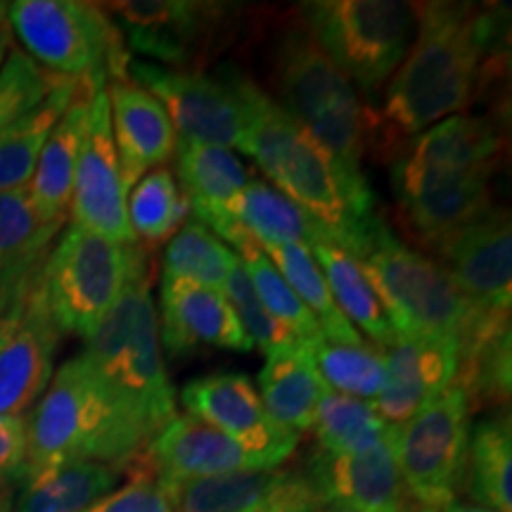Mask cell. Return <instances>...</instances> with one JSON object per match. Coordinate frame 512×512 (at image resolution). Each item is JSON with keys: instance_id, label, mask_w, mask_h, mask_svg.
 Instances as JSON below:
<instances>
[{"instance_id": "cell-1", "label": "cell", "mask_w": 512, "mask_h": 512, "mask_svg": "<svg viewBox=\"0 0 512 512\" xmlns=\"http://www.w3.org/2000/svg\"><path fill=\"white\" fill-rule=\"evenodd\" d=\"M415 41L380 107H363V147L392 164L420 133L460 114L501 57L503 12L470 3H413Z\"/></svg>"}, {"instance_id": "cell-2", "label": "cell", "mask_w": 512, "mask_h": 512, "mask_svg": "<svg viewBox=\"0 0 512 512\" xmlns=\"http://www.w3.org/2000/svg\"><path fill=\"white\" fill-rule=\"evenodd\" d=\"M245 155L275 188L325 228L332 245L358 259L387 226L375 214L366 176L354 178L328 150L287 114L264 88H252V126Z\"/></svg>"}, {"instance_id": "cell-3", "label": "cell", "mask_w": 512, "mask_h": 512, "mask_svg": "<svg viewBox=\"0 0 512 512\" xmlns=\"http://www.w3.org/2000/svg\"><path fill=\"white\" fill-rule=\"evenodd\" d=\"M27 456L22 479L67 460L124 467L155 437V430L79 354L50 380L24 418Z\"/></svg>"}, {"instance_id": "cell-4", "label": "cell", "mask_w": 512, "mask_h": 512, "mask_svg": "<svg viewBox=\"0 0 512 512\" xmlns=\"http://www.w3.org/2000/svg\"><path fill=\"white\" fill-rule=\"evenodd\" d=\"M268 76L278 105L318 140L349 176L363 178V105L349 76L330 60L299 12L275 27Z\"/></svg>"}, {"instance_id": "cell-5", "label": "cell", "mask_w": 512, "mask_h": 512, "mask_svg": "<svg viewBox=\"0 0 512 512\" xmlns=\"http://www.w3.org/2000/svg\"><path fill=\"white\" fill-rule=\"evenodd\" d=\"M83 356L152 430L159 432L176 418V389L164 370L159 313L147 264L131 275L117 304L86 339Z\"/></svg>"}, {"instance_id": "cell-6", "label": "cell", "mask_w": 512, "mask_h": 512, "mask_svg": "<svg viewBox=\"0 0 512 512\" xmlns=\"http://www.w3.org/2000/svg\"><path fill=\"white\" fill-rule=\"evenodd\" d=\"M396 337L458 347L479 306L460 294L437 261L403 245L384 226L356 259Z\"/></svg>"}, {"instance_id": "cell-7", "label": "cell", "mask_w": 512, "mask_h": 512, "mask_svg": "<svg viewBox=\"0 0 512 512\" xmlns=\"http://www.w3.org/2000/svg\"><path fill=\"white\" fill-rule=\"evenodd\" d=\"M147 264L140 242L124 245L69 226L41 268V290L60 332L91 337L131 275Z\"/></svg>"}, {"instance_id": "cell-8", "label": "cell", "mask_w": 512, "mask_h": 512, "mask_svg": "<svg viewBox=\"0 0 512 512\" xmlns=\"http://www.w3.org/2000/svg\"><path fill=\"white\" fill-rule=\"evenodd\" d=\"M8 19L27 53L76 81L107 83L126 76L124 36L102 5L81 0H17Z\"/></svg>"}, {"instance_id": "cell-9", "label": "cell", "mask_w": 512, "mask_h": 512, "mask_svg": "<svg viewBox=\"0 0 512 512\" xmlns=\"http://www.w3.org/2000/svg\"><path fill=\"white\" fill-rule=\"evenodd\" d=\"M299 17L330 60L363 91H380L415 36L413 3L399 0H313Z\"/></svg>"}, {"instance_id": "cell-10", "label": "cell", "mask_w": 512, "mask_h": 512, "mask_svg": "<svg viewBox=\"0 0 512 512\" xmlns=\"http://www.w3.org/2000/svg\"><path fill=\"white\" fill-rule=\"evenodd\" d=\"M126 74L162 102L178 143H202L245 150L252 126L254 81L238 67L185 72L145 60H128Z\"/></svg>"}, {"instance_id": "cell-11", "label": "cell", "mask_w": 512, "mask_h": 512, "mask_svg": "<svg viewBox=\"0 0 512 512\" xmlns=\"http://www.w3.org/2000/svg\"><path fill=\"white\" fill-rule=\"evenodd\" d=\"M470 403L456 382L396 432V463L413 503L441 512L465 489Z\"/></svg>"}, {"instance_id": "cell-12", "label": "cell", "mask_w": 512, "mask_h": 512, "mask_svg": "<svg viewBox=\"0 0 512 512\" xmlns=\"http://www.w3.org/2000/svg\"><path fill=\"white\" fill-rule=\"evenodd\" d=\"M119 19L128 50L147 55L169 69L202 72L235 31L238 8L197 0H126L105 5Z\"/></svg>"}, {"instance_id": "cell-13", "label": "cell", "mask_w": 512, "mask_h": 512, "mask_svg": "<svg viewBox=\"0 0 512 512\" xmlns=\"http://www.w3.org/2000/svg\"><path fill=\"white\" fill-rule=\"evenodd\" d=\"M105 86L95 88L88 105V131L76 164L69 214H72V226L124 245H136L138 240L126 214L128 188L121 176L117 145H114Z\"/></svg>"}, {"instance_id": "cell-14", "label": "cell", "mask_w": 512, "mask_h": 512, "mask_svg": "<svg viewBox=\"0 0 512 512\" xmlns=\"http://www.w3.org/2000/svg\"><path fill=\"white\" fill-rule=\"evenodd\" d=\"M185 415L207 422L254 453L268 467H280L299 444L294 434L271 418L252 377L242 373H211L181 389Z\"/></svg>"}, {"instance_id": "cell-15", "label": "cell", "mask_w": 512, "mask_h": 512, "mask_svg": "<svg viewBox=\"0 0 512 512\" xmlns=\"http://www.w3.org/2000/svg\"><path fill=\"white\" fill-rule=\"evenodd\" d=\"M460 294L479 309L512 304V230L508 209L491 204L437 249L434 259Z\"/></svg>"}, {"instance_id": "cell-16", "label": "cell", "mask_w": 512, "mask_h": 512, "mask_svg": "<svg viewBox=\"0 0 512 512\" xmlns=\"http://www.w3.org/2000/svg\"><path fill=\"white\" fill-rule=\"evenodd\" d=\"M396 432L399 427L366 451L342 456L311 451L302 472L320 501L356 512H422L396 463Z\"/></svg>"}, {"instance_id": "cell-17", "label": "cell", "mask_w": 512, "mask_h": 512, "mask_svg": "<svg viewBox=\"0 0 512 512\" xmlns=\"http://www.w3.org/2000/svg\"><path fill=\"white\" fill-rule=\"evenodd\" d=\"M62 332L41 290V275L31 287L22 318L0 347V415L24 418L53 380Z\"/></svg>"}, {"instance_id": "cell-18", "label": "cell", "mask_w": 512, "mask_h": 512, "mask_svg": "<svg viewBox=\"0 0 512 512\" xmlns=\"http://www.w3.org/2000/svg\"><path fill=\"white\" fill-rule=\"evenodd\" d=\"M140 456L159 484L226 475L235 470H273L216 427L192 415H176L166 422Z\"/></svg>"}, {"instance_id": "cell-19", "label": "cell", "mask_w": 512, "mask_h": 512, "mask_svg": "<svg viewBox=\"0 0 512 512\" xmlns=\"http://www.w3.org/2000/svg\"><path fill=\"white\" fill-rule=\"evenodd\" d=\"M384 363V387L370 406L384 422L401 427L456 382L458 347L396 337L384 354Z\"/></svg>"}, {"instance_id": "cell-20", "label": "cell", "mask_w": 512, "mask_h": 512, "mask_svg": "<svg viewBox=\"0 0 512 512\" xmlns=\"http://www.w3.org/2000/svg\"><path fill=\"white\" fill-rule=\"evenodd\" d=\"M112 114L121 176L128 190L150 169L164 166L176 155V128L155 95L128 76L110 79L105 86Z\"/></svg>"}, {"instance_id": "cell-21", "label": "cell", "mask_w": 512, "mask_h": 512, "mask_svg": "<svg viewBox=\"0 0 512 512\" xmlns=\"http://www.w3.org/2000/svg\"><path fill=\"white\" fill-rule=\"evenodd\" d=\"M159 339L171 356L197 347H219L240 354L254 349L226 294L181 280H162Z\"/></svg>"}, {"instance_id": "cell-22", "label": "cell", "mask_w": 512, "mask_h": 512, "mask_svg": "<svg viewBox=\"0 0 512 512\" xmlns=\"http://www.w3.org/2000/svg\"><path fill=\"white\" fill-rule=\"evenodd\" d=\"M512 332L508 311L477 309L458 344L456 384L470 411H508L512 387Z\"/></svg>"}, {"instance_id": "cell-23", "label": "cell", "mask_w": 512, "mask_h": 512, "mask_svg": "<svg viewBox=\"0 0 512 512\" xmlns=\"http://www.w3.org/2000/svg\"><path fill=\"white\" fill-rule=\"evenodd\" d=\"M98 86H105V83L83 81L72 105L67 107V112L62 114L43 145L36 171L27 185L29 200L41 221L62 226L64 216H67L69 204H72L76 164H79L88 131V105H91V95Z\"/></svg>"}, {"instance_id": "cell-24", "label": "cell", "mask_w": 512, "mask_h": 512, "mask_svg": "<svg viewBox=\"0 0 512 512\" xmlns=\"http://www.w3.org/2000/svg\"><path fill=\"white\" fill-rule=\"evenodd\" d=\"M60 230L41 221L27 188L0 195V309L27 299Z\"/></svg>"}, {"instance_id": "cell-25", "label": "cell", "mask_w": 512, "mask_h": 512, "mask_svg": "<svg viewBox=\"0 0 512 512\" xmlns=\"http://www.w3.org/2000/svg\"><path fill=\"white\" fill-rule=\"evenodd\" d=\"M176 162L192 219L223 242L235 226L226 211L228 202L249 183L247 166L228 147L202 143H176Z\"/></svg>"}, {"instance_id": "cell-26", "label": "cell", "mask_w": 512, "mask_h": 512, "mask_svg": "<svg viewBox=\"0 0 512 512\" xmlns=\"http://www.w3.org/2000/svg\"><path fill=\"white\" fill-rule=\"evenodd\" d=\"M256 389L271 418L294 434L311 432L318 403L330 392L318 375L309 342L302 339L266 356Z\"/></svg>"}, {"instance_id": "cell-27", "label": "cell", "mask_w": 512, "mask_h": 512, "mask_svg": "<svg viewBox=\"0 0 512 512\" xmlns=\"http://www.w3.org/2000/svg\"><path fill=\"white\" fill-rule=\"evenodd\" d=\"M124 479V467L95 460H67L19 482L12 512H86L112 494Z\"/></svg>"}, {"instance_id": "cell-28", "label": "cell", "mask_w": 512, "mask_h": 512, "mask_svg": "<svg viewBox=\"0 0 512 512\" xmlns=\"http://www.w3.org/2000/svg\"><path fill=\"white\" fill-rule=\"evenodd\" d=\"M228 216L256 245H302L306 249L332 242L323 226H318L290 197L264 181H249L228 202Z\"/></svg>"}, {"instance_id": "cell-29", "label": "cell", "mask_w": 512, "mask_h": 512, "mask_svg": "<svg viewBox=\"0 0 512 512\" xmlns=\"http://www.w3.org/2000/svg\"><path fill=\"white\" fill-rule=\"evenodd\" d=\"M83 81L62 79L34 110L0 128V195L27 188L34 176L43 145Z\"/></svg>"}, {"instance_id": "cell-30", "label": "cell", "mask_w": 512, "mask_h": 512, "mask_svg": "<svg viewBox=\"0 0 512 512\" xmlns=\"http://www.w3.org/2000/svg\"><path fill=\"white\" fill-rule=\"evenodd\" d=\"M311 254L323 271L332 302H335L339 313L351 325H358L361 332H366V337L375 344L377 351H387L392 347L396 335L387 311L382 309L373 285L368 283L366 273L356 264L354 256H349L332 242H320V245L311 247Z\"/></svg>"}, {"instance_id": "cell-31", "label": "cell", "mask_w": 512, "mask_h": 512, "mask_svg": "<svg viewBox=\"0 0 512 512\" xmlns=\"http://www.w3.org/2000/svg\"><path fill=\"white\" fill-rule=\"evenodd\" d=\"M465 489L477 505L512 512V427L501 411L477 422L467 446Z\"/></svg>"}, {"instance_id": "cell-32", "label": "cell", "mask_w": 512, "mask_h": 512, "mask_svg": "<svg viewBox=\"0 0 512 512\" xmlns=\"http://www.w3.org/2000/svg\"><path fill=\"white\" fill-rule=\"evenodd\" d=\"M223 240L238 249L235 256H238L240 264L245 266L249 280H252L256 294H259L261 304L266 306V311L271 313L294 339L313 342V339L323 337L318 320L313 318V313L306 309L302 299H299L292 287L287 285V280L280 275L278 268L271 264V259L264 254V249L256 245L252 235L245 233V230L235 223L233 230H230Z\"/></svg>"}, {"instance_id": "cell-33", "label": "cell", "mask_w": 512, "mask_h": 512, "mask_svg": "<svg viewBox=\"0 0 512 512\" xmlns=\"http://www.w3.org/2000/svg\"><path fill=\"white\" fill-rule=\"evenodd\" d=\"M261 249L287 280L294 294L302 299L306 309L313 313V318L318 320L325 339L337 344H366L361 332H356L354 325L339 313L335 302H332L328 283H325L323 271L313 259L311 249L302 245H266Z\"/></svg>"}, {"instance_id": "cell-34", "label": "cell", "mask_w": 512, "mask_h": 512, "mask_svg": "<svg viewBox=\"0 0 512 512\" xmlns=\"http://www.w3.org/2000/svg\"><path fill=\"white\" fill-rule=\"evenodd\" d=\"M396 427L384 422L370 401L351 399V396L328 392L320 399L311 432L316 437L313 451L325 456L366 451L394 434Z\"/></svg>"}, {"instance_id": "cell-35", "label": "cell", "mask_w": 512, "mask_h": 512, "mask_svg": "<svg viewBox=\"0 0 512 512\" xmlns=\"http://www.w3.org/2000/svg\"><path fill=\"white\" fill-rule=\"evenodd\" d=\"M278 470H235L226 475L162 484L174 512H247L278 482Z\"/></svg>"}, {"instance_id": "cell-36", "label": "cell", "mask_w": 512, "mask_h": 512, "mask_svg": "<svg viewBox=\"0 0 512 512\" xmlns=\"http://www.w3.org/2000/svg\"><path fill=\"white\" fill-rule=\"evenodd\" d=\"M126 214L138 242L162 245L190 219V202L178 188L174 171L157 166L133 185L126 200Z\"/></svg>"}, {"instance_id": "cell-37", "label": "cell", "mask_w": 512, "mask_h": 512, "mask_svg": "<svg viewBox=\"0 0 512 512\" xmlns=\"http://www.w3.org/2000/svg\"><path fill=\"white\" fill-rule=\"evenodd\" d=\"M235 264L238 256L233 249H228L226 242L190 216L166 245L164 280H181L223 292L230 268Z\"/></svg>"}, {"instance_id": "cell-38", "label": "cell", "mask_w": 512, "mask_h": 512, "mask_svg": "<svg viewBox=\"0 0 512 512\" xmlns=\"http://www.w3.org/2000/svg\"><path fill=\"white\" fill-rule=\"evenodd\" d=\"M313 363L325 387L351 399L375 401L384 387L387 363L370 344H337L318 337L309 342Z\"/></svg>"}, {"instance_id": "cell-39", "label": "cell", "mask_w": 512, "mask_h": 512, "mask_svg": "<svg viewBox=\"0 0 512 512\" xmlns=\"http://www.w3.org/2000/svg\"><path fill=\"white\" fill-rule=\"evenodd\" d=\"M62 79L43 72L22 50H12L0 67V128L41 105Z\"/></svg>"}, {"instance_id": "cell-40", "label": "cell", "mask_w": 512, "mask_h": 512, "mask_svg": "<svg viewBox=\"0 0 512 512\" xmlns=\"http://www.w3.org/2000/svg\"><path fill=\"white\" fill-rule=\"evenodd\" d=\"M223 294L233 306L235 313H238L242 328H245L247 337L252 339L254 347H259L266 356L275 354V351L290 347V344L297 342L290 332H287L283 325L275 320L271 313L266 311V306L261 304L259 294H256L252 280L245 271V266L235 264L230 268L226 285H223Z\"/></svg>"}, {"instance_id": "cell-41", "label": "cell", "mask_w": 512, "mask_h": 512, "mask_svg": "<svg viewBox=\"0 0 512 512\" xmlns=\"http://www.w3.org/2000/svg\"><path fill=\"white\" fill-rule=\"evenodd\" d=\"M124 479V486H117L86 512H174L169 496L140 453L124 465Z\"/></svg>"}, {"instance_id": "cell-42", "label": "cell", "mask_w": 512, "mask_h": 512, "mask_svg": "<svg viewBox=\"0 0 512 512\" xmlns=\"http://www.w3.org/2000/svg\"><path fill=\"white\" fill-rule=\"evenodd\" d=\"M323 501L302 470H283L278 482L247 512H316Z\"/></svg>"}, {"instance_id": "cell-43", "label": "cell", "mask_w": 512, "mask_h": 512, "mask_svg": "<svg viewBox=\"0 0 512 512\" xmlns=\"http://www.w3.org/2000/svg\"><path fill=\"white\" fill-rule=\"evenodd\" d=\"M24 456H27V430L24 418L0 415V484L22 482Z\"/></svg>"}, {"instance_id": "cell-44", "label": "cell", "mask_w": 512, "mask_h": 512, "mask_svg": "<svg viewBox=\"0 0 512 512\" xmlns=\"http://www.w3.org/2000/svg\"><path fill=\"white\" fill-rule=\"evenodd\" d=\"M27 297H29V294H27ZM24 304H27V299H22V302L15 304V306H10V309H0V347L8 342L12 330L17 328L19 318H22Z\"/></svg>"}, {"instance_id": "cell-45", "label": "cell", "mask_w": 512, "mask_h": 512, "mask_svg": "<svg viewBox=\"0 0 512 512\" xmlns=\"http://www.w3.org/2000/svg\"><path fill=\"white\" fill-rule=\"evenodd\" d=\"M441 512H494L489 508H484V505H477V503H465V501H453L448 503L444 510Z\"/></svg>"}, {"instance_id": "cell-46", "label": "cell", "mask_w": 512, "mask_h": 512, "mask_svg": "<svg viewBox=\"0 0 512 512\" xmlns=\"http://www.w3.org/2000/svg\"><path fill=\"white\" fill-rule=\"evenodd\" d=\"M12 503H15V486L0 484V512H12Z\"/></svg>"}, {"instance_id": "cell-47", "label": "cell", "mask_w": 512, "mask_h": 512, "mask_svg": "<svg viewBox=\"0 0 512 512\" xmlns=\"http://www.w3.org/2000/svg\"><path fill=\"white\" fill-rule=\"evenodd\" d=\"M5 53H8V34L0 29V67H3L5 62Z\"/></svg>"}, {"instance_id": "cell-48", "label": "cell", "mask_w": 512, "mask_h": 512, "mask_svg": "<svg viewBox=\"0 0 512 512\" xmlns=\"http://www.w3.org/2000/svg\"><path fill=\"white\" fill-rule=\"evenodd\" d=\"M316 512H356V510H349V508H342V505H332V503H323Z\"/></svg>"}]
</instances>
